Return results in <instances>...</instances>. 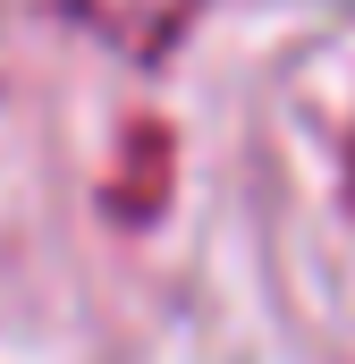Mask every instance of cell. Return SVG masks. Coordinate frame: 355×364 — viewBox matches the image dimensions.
<instances>
[{"mask_svg":"<svg viewBox=\"0 0 355 364\" xmlns=\"http://www.w3.org/2000/svg\"><path fill=\"white\" fill-rule=\"evenodd\" d=\"M68 26H85L93 43H110L119 60H136V68H161L178 51V34L212 9V0H51Z\"/></svg>","mask_w":355,"mask_h":364,"instance_id":"6da1fadb","label":"cell"},{"mask_svg":"<svg viewBox=\"0 0 355 364\" xmlns=\"http://www.w3.org/2000/svg\"><path fill=\"white\" fill-rule=\"evenodd\" d=\"M170 195H178V136L161 119H136L127 144H119V161H110V178H102V212L119 229H153Z\"/></svg>","mask_w":355,"mask_h":364,"instance_id":"7a4b0ae2","label":"cell"}]
</instances>
